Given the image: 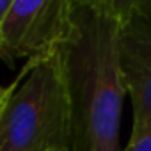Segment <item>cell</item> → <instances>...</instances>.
<instances>
[{
  "instance_id": "6da1fadb",
  "label": "cell",
  "mask_w": 151,
  "mask_h": 151,
  "mask_svg": "<svg viewBox=\"0 0 151 151\" xmlns=\"http://www.w3.org/2000/svg\"><path fill=\"white\" fill-rule=\"evenodd\" d=\"M117 0H71V25L57 55L69 105V151H121L126 86L119 62Z\"/></svg>"
},
{
  "instance_id": "7a4b0ae2",
  "label": "cell",
  "mask_w": 151,
  "mask_h": 151,
  "mask_svg": "<svg viewBox=\"0 0 151 151\" xmlns=\"http://www.w3.org/2000/svg\"><path fill=\"white\" fill-rule=\"evenodd\" d=\"M69 105L57 52L27 60L0 110V151H69Z\"/></svg>"
},
{
  "instance_id": "3957f363",
  "label": "cell",
  "mask_w": 151,
  "mask_h": 151,
  "mask_svg": "<svg viewBox=\"0 0 151 151\" xmlns=\"http://www.w3.org/2000/svg\"><path fill=\"white\" fill-rule=\"evenodd\" d=\"M71 25V0H13L0 34V59L53 55Z\"/></svg>"
},
{
  "instance_id": "277c9868",
  "label": "cell",
  "mask_w": 151,
  "mask_h": 151,
  "mask_svg": "<svg viewBox=\"0 0 151 151\" xmlns=\"http://www.w3.org/2000/svg\"><path fill=\"white\" fill-rule=\"evenodd\" d=\"M119 62L133 107L130 142L151 132V0L119 2Z\"/></svg>"
},
{
  "instance_id": "5b68a950",
  "label": "cell",
  "mask_w": 151,
  "mask_h": 151,
  "mask_svg": "<svg viewBox=\"0 0 151 151\" xmlns=\"http://www.w3.org/2000/svg\"><path fill=\"white\" fill-rule=\"evenodd\" d=\"M123 151H151V132L135 142H128V146Z\"/></svg>"
},
{
  "instance_id": "8992f818",
  "label": "cell",
  "mask_w": 151,
  "mask_h": 151,
  "mask_svg": "<svg viewBox=\"0 0 151 151\" xmlns=\"http://www.w3.org/2000/svg\"><path fill=\"white\" fill-rule=\"evenodd\" d=\"M11 4H13V0H0V34H2V25H4L7 11L11 9Z\"/></svg>"
},
{
  "instance_id": "52a82bcc",
  "label": "cell",
  "mask_w": 151,
  "mask_h": 151,
  "mask_svg": "<svg viewBox=\"0 0 151 151\" xmlns=\"http://www.w3.org/2000/svg\"><path fill=\"white\" fill-rule=\"evenodd\" d=\"M11 93H13V84L7 86V87H0V110H2V107L6 105V101L11 96Z\"/></svg>"
}]
</instances>
